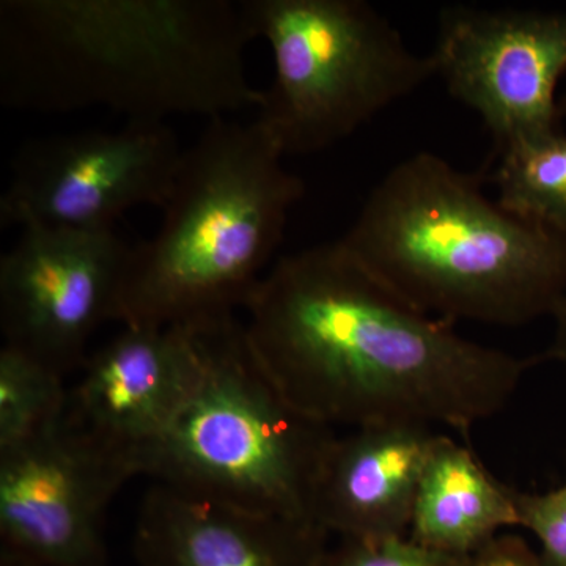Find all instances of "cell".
Masks as SVG:
<instances>
[{
    "instance_id": "1",
    "label": "cell",
    "mask_w": 566,
    "mask_h": 566,
    "mask_svg": "<svg viewBox=\"0 0 566 566\" xmlns=\"http://www.w3.org/2000/svg\"><path fill=\"white\" fill-rule=\"evenodd\" d=\"M253 356L312 422L468 433L504 411L545 354L469 340L390 290L340 241L275 260L244 305Z\"/></svg>"
},
{
    "instance_id": "2",
    "label": "cell",
    "mask_w": 566,
    "mask_h": 566,
    "mask_svg": "<svg viewBox=\"0 0 566 566\" xmlns=\"http://www.w3.org/2000/svg\"><path fill=\"white\" fill-rule=\"evenodd\" d=\"M253 41L232 0H2L0 99L63 114L106 107L128 122L208 120L249 107Z\"/></svg>"
},
{
    "instance_id": "3",
    "label": "cell",
    "mask_w": 566,
    "mask_h": 566,
    "mask_svg": "<svg viewBox=\"0 0 566 566\" xmlns=\"http://www.w3.org/2000/svg\"><path fill=\"white\" fill-rule=\"evenodd\" d=\"M342 245L434 318L523 326L566 293V232L516 218L483 178L434 153L409 156L367 197Z\"/></svg>"
},
{
    "instance_id": "4",
    "label": "cell",
    "mask_w": 566,
    "mask_h": 566,
    "mask_svg": "<svg viewBox=\"0 0 566 566\" xmlns=\"http://www.w3.org/2000/svg\"><path fill=\"white\" fill-rule=\"evenodd\" d=\"M283 158L256 118L208 122L182 153L158 232L133 245L118 323L186 326L244 308L304 196Z\"/></svg>"
},
{
    "instance_id": "5",
    "label": "cell",
    "mask_w": 566,
    "mask_h": 566,
    "mask_svg": "<svg viewBox=\"0 0 566 566\" xmlns=\"http://www.w3.org/2000/svg\"><path fill=\"white\" fill-rule=\"evenodd\" d=\"M192 326L196 386L161 438L134 461L136 476L248 512L314 521L316 479L334 431L275 389L237 316Z\"/></svg>"
},
{
    "instance_id": "6",
    "label": "cell",
    "mask_w": 566,
    "mask_h": 566,
    "mask_svg": "<svg viewBox=\"0 0 566 566\" xmlns=\"http://www.w3.org/2000/svg\"><path fill=\"white\" fill-rule=\"evenodd\" d=\"M243 9L274 62L255 118L285 156L333 147L436 77L431 55L409 50L364 0H245Z\"/></svg>"
},
{
    "instance_id": "7",
    "label": "cell",
    "mask_w": 566,
    "mask_h": 566,
    "mask_svg": "<svg viewBox=\"0 0 566 566\" xmlns=\"http://www.w3.org/2000/svg\"><path fill=\"white\" fill-rule=\"evenodd\" d=\"M182 153L166 123L126 122L22 145L0 197L2 227L114 230L139 207H166Z\"/></svg>"
},
{
    "instance_id": "8",
    "label": "cell",
    "mask_w": 566,
    "mask_h": 566,
    "mask_svg": "<svg viewBox=\"0 0 566 566\" xmlns=\"http://www.w3.org/2000/svg\"><path fill=\"white\" fill-rule=\"evenodd\" d=\"M133 245L114 230L21 227L0 259L3 345L65 376L102 324L118 322Z\"/></svg>"
},
{
    "instance_id": "9",
    "label": "cell",
    "mask_w": 566,
    "mask_h": 566,
    "mask_svg": "<svg viewBox=\"0 0 566 566\" xmlns=\"http://www.w3.org/2000/svg\"><path fill=\"white\" fill-rule=\"evenodd\" d=\"M430 55L436 77L482 118L495 150L560 129L566 11L449 6Z\"/></svg>"
},
{
    "instance_id": "10",
    "label": "cell",
    "mask_w": 566,
    "mask_h": 566,
    "mask_svg": "<svg viewBox=\"0 0 566 566\" xmlns=\"http://www.w3.org/2000/svg\"><path fill=\"white\" fill-rule=\"evenodd\" d=\"M133 476L65 419L0 452L2 549L36 566H107L104 515Z\"/></svg>"
},
{
    "instance_id": "11",
    "label": "cell",
    "mask_w": 566,
    "mask_h": 566,
    "mask_svg": "<svg viewBox=\"0 0 566 566\" xmlns=\"http://www.w3.org/2000/svg\"><path fill=\"white\" fill-rule=\"evenodd\" d=\"M82 368L65 422L136 476L134 461L161 438L196 386V327L123 326Z\"/></svg>"
},
{
    "instance_id": "12",
    "label": "cell",
    "mask_w": 566,
    "mask_h": 566,
    "mask_svg": "<svg viewBox=\"0 0 566 566\" xmlns=\"http://www.w3.org/2000/svg\"><path fill=\"white\" fill-rule=\"evenodd\" d=\"M329 536L314 521L155 485L142 502L133 549L139 566H323Z\"/></svg>"
},
{
    "instance_id": "13",
    "label": "cell",
    "mask_w": 566,
    "mask_h": 566,
    "mask_svg": "<svg viewBox=\"0 0 566 566\" xmlns=\"http://www.w3.org/2000/svg\"><path fill=\"white\" fill-rule=\"evenodd\" d=\"M438 436L420 423L334 433L316 479L315 523L337 538L408 536L417 488Z\"/></svg>"
},
{
    "instance_id": "14",
    "label": "cell",
    "mask_w": 566,
    "mask_h": 566,
    "mask_svg": "<svg viewBox=\"0 0 566 566\" xmlns=\"http://www.w3.org/2000/svg\"><path fill=\"white\" fill-rule=\"evenodd\" d=\"M515 493L471 449L439 433L420 476L408 536L441 553L474 556L502 528L520 526Z\"/></svg>"
},
{
    "instance_id": "15",
    "label": "cell",
    "mask_w": 566,
    "mask_h": 566,
    "mask_svg": "<svg viewBox=\"0 0 566 566\" xmlns=\"http://www.w3.org/2000/svg\"><path fill=\"white\" fill-rule=\"evenodd\" d=\"M497 203L524 221L566 232V134L528 137L495 150Z\"/></svg>"
},
{
    "instance_id": "16",
    "label": "cell",
    "mask_w": 566,
    "mask_h": 566,
    "mask_svg": "<svg viewBox=\"0 0 566 566\" xmlns=\"http://www.w3.org/2000/svg\"><path fill=\"white\" fill-rule=\"evenodd\" d=\"M65 376L20 349H0V452L40 438L65 419Z\"/></svg>"
},
{
    "instance_id": "17",
    "label": "cell",
    "mask_w": 566,
    "mask_h": 566,
    "mask_svg": "<svg viewBox=\"0 0 566 566\" xmlns=\"http://www.w3.org/2000/svg\"><path fill=\"white\" fill-rule=\"evenodd\" d=\"M323 566H468L469 557L431 549L409 536L337 538Z\"/></svg>"
},
{
    "instance_id": "18",
    "label": "cell",
    "mask_w": 566,
    "mask_h": 566,
    "mask_svg": "<svg viewBox=\"0 0 566 566\" xmlns=\"http://www.w3.org/2000/svg\"><path fill=\"white\" fill-rule=\"evenodd\" d=\"M520 526L538 539L543 566H566V482L547 493H515Z\"/></svg>"
},
{
    "instance_id": "19",
    "label": "cell",
    "mask_w": 566,
    "mask_h": 566,
    "mask_svg": "<svg viewBox=\"0 0 566 566\" xmlns=\"http://www.w3.org/2000/svg\"><path fill=\"white\" fill-rule=\"evenodd\" d=\"M468 566H543L526 539L501 534L490 545L469 557Z\"/></svg>"
},
{
    "instance_id": "20",
    "label": "cell",
    "mask_w": 566,
    "mask_h": 566,
    "mask_svg": "<svg viewBox=\"0 0 566 566\" xmlns=\"http://www.w3.org/2000/svg\"><path fill=\"white\" fill-rule=\"evenodd\" d=\"M553 318L556 322V333H554L553 345L545 356L546 359L558 360L566 365V293L554 311Z\"/></svg>"
},
{
    "instance_id": "21",
    "label": "cell",
    "mask_w": 566,
    "mask_h": 566,
    "mask_svg": "<svg viewBox=\"0 0 566 566\" xmlns=\"http://www.w3.org/2000/svg\"><path fill=\"white\" fill-rule=\"evenodd\" d=\"M0 566H36L29 562L28 558L18 556V554L10 553V551L2 549L0 553Z\"/></svg>"
},
{
    "instance_id": "22",
    "label": "cell",
    "mask_w": 566,
    "mask_h": 566,
    "mask_svg": "<svg viewBox=\"0 0 566 566\" xmlns=\"http://www.w3.org/2000/svg\"><path fill=\"white\" fill-rule=\"evenodd\" d=\"M562 112H564V115H566V99L564 103H560Z\"/></svg>"
}]
</instances>
